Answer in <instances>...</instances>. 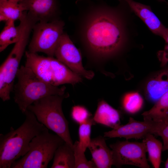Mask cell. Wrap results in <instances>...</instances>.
Segmentation results:
<instances>
[{"label":"cell","mask_w":168,"mask_h":168,"mask_svg":"<svg viewBox=\"0 0 168 168\" xmlns=\"http://www.w3.org/2000/svg\"><path fill=\"white\" fill-rule=\"evenodd\" d=\"M119 19L110 12L95 16L87 27L88 50L95 58L93 67L105 75V61L118 54L125 42V31Z\"/></svg>","instance_id":"cell-1"},{"label":"cell","mask_w":168,"mask_h":168,"mask_svg":"<svg viewBox=\"0 0 168 168\" xmlns=\"http://www.w3.org/2000/svg\"><path fill=\"white\" fill-rule=\"evenodd\" d=\"M25 121L17 128L11 127L5 134H0V168H10L13 163L28 152L32 139L46 127L28 110Z\"/></svg>","instance_id":"cell-2"},{"label":"cell","mask_w":168,"mask_h":168,"mask_svg":"<svg viewBox=\"0 0 168 168\" xmlns=\"http://www.w3.org/2000/svg\"><path fill=\"white\" fill-rule=\"evenodd\" d=\"M17 83L14 85V100L24 113L35 101L45 96L63 95L65 86L59 87L49 85L39 78L30 68L21 66L16 75Z\"/></svg>","instance_id":"cell-3"},{"label":"cell","mask_w":168,"mask_h":168,"mask_svg":"<svg viewBox=\"0 0 168 168\" xmlns=\"http://www.w3.org/2000/svg\"><path fill=\"white\" fill-rule=\"evenodd\" d=\"M69 96L68 92L63 95L47 96L35 101L29 106L27 110L35 114L39 122L73 147V143L70 133L68 122L62 108L63 100Z\"/></svg>","instance_id":"cell-4"},{"label":"cell","mask_w":168,"mask_h":168,"mask_svg":"<svg viewBox=\"0 0 168 168\" xmlns=\"http://www.w3.org/2000/svg\"><path fill=\"white\" fill-rule=\"evenodd\" d=\"M25 66L49 85L58 86L68 84L74 86L82 81V77L54 57L40 55L28 51L25 52Z\"/></svg>","instance_id":"cell-5"},{"label":"cell","mask_w":168,"mask_h":168,"mask_svg":"<svg viewBox=\"0 0 168 168\" xmlns=\"http://www.w3.org/2000/svg\"><path fill=\"white\" fill-rule=\"evenodd\" d=\"M65 142L46 128L30 142L29 149L21 158L15 161L12 168H46L57 148Z\"/></svg>","instance_id":"cell-6"},{"label":"cell","mask_w":168,"mask_h":168,"mask_svg":"<svg viewBox=\"0 0 168 168\" xmlns=\"http://www.w3.org/2000/svg\"><path fill=\"white\" fill-rule=\"evenodd\" d=\"M64 23L57 19L48 22H37L33 28L28 51L42 52L54 57L56 49L63 34Z\"/></svg>","instance_id":"cell-7"},{"label":"cell","mask_w":168,"mask_h":168,"mask_svg":"<svg viewBox=\"0 0 168 168\" xmlns=\"http://www.w3.org/2000/svg\"><path fill=\"white\" fill-rule=\"evenodd\" d=\"M110 146L112 152L113 165L117 167L131 165L141 168H150L146 156V145L143 141H118Z\"/></svg>","instance_id":"cell-8"},{"label":"cell","mask_w":168,"mask_h":168,"mask_svg":"<svg viewBox=\"0 0 168 168\" xmlns=\"http://www.w3.org/2000/svg\"><path fill=\"white\" fill-rule=\"evenodd\" d=\"M54 56L73 72L88 80H91L95 73L91 70L86 69L83 66L81 53L68 35H62L56 49Z\"/></svg>","instance_id":"cell-9"},{"label":"cell","mask_w":168,"mask_h":168,"mask_svg":"<svg viewBox=\"0 0 168 168\" xmlns=\"http://www.w3.org/2000/svg\"><path fill=\"white\" fill-rule=\"evenodd\" d=\"M25 52L21 48L14 47L0 67V97L3 101L10 99L14 80L19 65Z\"/></svg>","instance_id":"cell-10"},{"label":"cell","mask_w":168,"mask_h":168,"mask_svg":"<svg viewBox=\"0 0 168 168\" xmlns=\"http://www.w3.org/2000/svg\"><path fill=\"white\" fill-rule=\"evenodd\" d=\"M143 121H139L130 117L128 122L120 125L112 130L104 133V137L110 138H144L148 134H154L155 121L149 119L143 118Z\"/></svg>","instance_id":"cell-11"},{"label":"cell","mask_w":168,"mask_h":168,"mask_svg":"<svg viewBox=\"0 0 168 168\" xmlns=\"http://www.w3.org/2000/svg\"><path fill=\"white\" fill-rule=\"evenodd\" d=\"M146 98L155 103L168 91V65L148 77L142 86Z\"/></svg>","instance_id":"cell-12"},{"label":"cell","mask_w":168,"mask_h":168,"mask_svg":"<svg viewBox=\"0 0 168 168\" xmlns=\"http://www.w3.org/2000/svg\"><path fill=\"white\" fill-rule=\"evenodd\" d=\"M19 4L24 11L38 22H48L54 18L57 10L56 0H24Z\"/></svg>","instance_id":"cell-13"},{"label":"cell","mask_w":168,"mask_h":168,"mask_svg":"<svg viewBox=\"0 0 168 168\" xmlns=\"http://www.w3.org/2000/svg\"><path fill=\"white\" fill-rule=\"evenodd\" d=\"M123 0L153 34L161 37L166 27L153 12L150 6L133 0Z\"/></svg>","instance_id":"cell-14"},{"label":"cell","mask_w":168,"mask_h":168,"mask_svg":"<svg viewBox=\"0 0 168 168\" xmlns=\"http://www.w3.org/2000/svg\"><path fill=\"white\" fill-rule=\"evenodd\" d=\"M88 148L96 168H110L113 165L112 151L103 137L100 136L91 139Z\"/></svg>","instance_id":"cell-15"},{"label":"cell","mask_w":168,"mask_h":168,"mask_svg":"<svg viewBox=\"0 0 168 168\" xmlns=\"http://www.w3.org/2000/svg\"><path fill=\"white\" fill-rule=\"evenodd\" d=\"M121 114L103 99L98 102L97 108L92 119L95 123L115 128L120 124Z\"/></svg>","instance_id":"cell-16"},{"label":"cell","mask_w":168,"mask_h":168,"mask_svg":"<svg viewBox=\"0 0 168 168\" xmlns=\"http://www.w3.org/2000/svg\"><path fill=\"white\" fill-rule=\"evenodd\" d=\"M73 148L65 142L56 151L51 168H75Z\"/></svg>","instance_id":"cell-17"},{"label":"cell","mask_w":168,"mask_h":168,"mask_svg":"<svg viewBox=\"0 0 168 168\" xmlns=\"http://www.w3.org/2000/svg\"><path fill=\"white\" fill-rule=\"evenodd\" d=\"M143 139V141L145 143L150 162L154 168H159L161 162L163 144L152 134H148Z\"/></svg>","instance_id":"cell-18"},{"label":"cell","mask_w":168,"mask_h":168,"mask_svg":"<svg viewBox=\"0 0 168 168\" xmlns=\"http://www.w3.org/2000/svg\"><path fill=\"white\" fill-rule=\"evenodd\" d=\"M0 34V52L18 40L20 33L19 26H15L14 21H8Z\"/></svg>","instance_id":"cell-19"},{"label":"cell","mask_w":168,"mask_h":168,"mask_svg":"<svg viewBox=\"0 0 168 168\" xmlns=\"http://www.w3.org/2000/svg\"><path fill=\"white\" fill-rule=\"evenodd\" d=\"M143 118L157 121L168 115V91L154 104L149 110L142 114Z\"/></svg>","instance_id":"cell-20"},{"label":"cell","mask_w":168,"mask_h":168,"mask_svg":"<svg viewBox=\"0 0 168 168\" xmlns=\"http://www.w3.org/2000/svg\"><path fill=\"white\" fill-rule=\"evenodd\" d=\"M144 100L141 95L137 92L125 94L121 98V105L125 112L131 114H135L142 108Z\"/></svg>","instance_id":"cell-21"},{"label":"cell","mask_w":168,"mask_h":168,"mask_svg":"<svg viewBox=\"0 0 168 168\" xmlns=\"http://www.w3.org/2000/svg\"><path fill=\"white\" fill-rule=\"evenodd\" d=\"M24 11L18 3H0V21H14L19 20Z\"/></svg>","instance_id":"cell-22"},{"label":"cell","mask_w":168,"mask_h":168,"mask_svg":"<svg viewBox=\"0 0 168 168\" xmlns=\"http://www.w3.org/2000/svg\"><path fill=\"white\" fill-rule=\"evenodd\" d=\"M95 124L92 117L87 122L79 125V144L80 147L84 152L88 148L91 140V135L92 126Z\"/></svg>","instance_id":"cell-23"},{"label":"cell","mask_w":168,"mask_h":168,"mask_svg":"<svg viewBox=\"0 0 168 168\" xmlns=\"http://www.w3.org/2000/svg\"><path fill=\"white\" fill-rule=\"evenodd\" d=\"M73 150L75 158V168H95L96 166L91 161L86 158L85 152L80 147L78 141H76L73 144Z\"/></svg>","instance_id":"cell-24"},{"label":"cell","mask_w":168,"mask_h":168,"mask_svg":"<svg viewBox=\"0 0 168 168\" xmlns=\"http://www.w3.org/2000/svg\"><path fill=\"white\" fill-rule=\"evenodd\" d=\"M70 116L73 121L79 125L87 122L92 117L88 110L81 105H75L72 107Z\"/></svg>","instance_id":"cell-25"},{"label":"cell","mask_w":168,"mask_h":168,"mask_svg":"<svg viewBox=\"0 0 168 168\" xmlns=\"http://www.w3.org/2000/svg\"><path fill=\"white\" fill-rule=\"evenodd\" d=\"M156 122L154 134L162 139V151L168 149V115Z\"/></svg>","instance_id":"cell-26"},{"label":"cell","mask_w":168,"mask_h":168,"mask_svg":"<svg viewBox=\"0 0 168 168\" xmlns=\"http://www.w3.org/2000/svg\"><path fill=\"white\" fill-rule=\"evenodd\" d=\"M162 37L165 41L163 49L159 50L157 54V58L161 67L166 65L168 63V28H165L162 35Z\"/></svg>","instance_id":"cell-27"},{"label":"cell","mask_w":168,"mask_h":168,"mask_svg":"<svg viewBox=\"0 0 168 168\" xmlns=\"http://www.w3.org/2000/svg\"><path fill=\"white\" fill-rule=\"evenodd\" d=\"M24 0H0V3H18Z\"/></svg>","instance_id":"cell-28"},{"label":"cell","mask_w":168,"mask_h":168,"mask_svg":"<svg viewBox=\"0 0 168 168\" xmlns=\"http://www.w3.org/2000/svg\"><path fill=\"white\" fill-rule=\"evenodd\" d=\"M167 150L168 151V149ZM165 167L166 168H168V157L165 163Z\"/></svg>","instance_id":"cell-29"},{"label":"cell","mask_w":168,"mask_h":168,"mask_svg":"<svg viewBox=\"0 0 168 168\" xmlns=\"http://www.w3.org/2000/svg\"><path fill=\"white\" fill-rule=\"evenodd\" d=\"M158 1L161 2H165V0H157Z\"/></svg>","instance_id":"cell-30"}]
</instances>
